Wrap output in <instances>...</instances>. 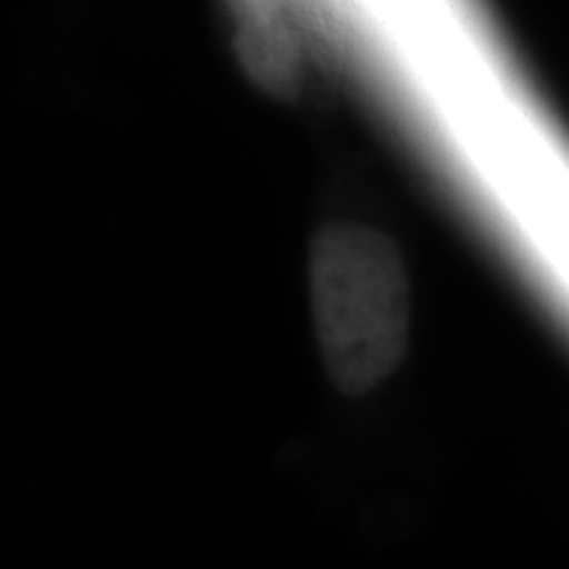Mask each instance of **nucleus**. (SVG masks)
Returning a JSON list of instances; mask_svg holds the SVG:
<instances>
[{
    "label": "nucleus",
    "mask_w": 569,
    "mask_h": 569,
    "mask_svg": "<svg viewBox=\"0 0 569 569\" xmlns=\"http://www.w3.org/2000/svg\"><path fill=\"white\" fill-rule=\"evenodd\" d=\"M234 53L261 90L288 96L301 80V51L282 11L238 19Z\"/></svg>",
    "instance_id": "obj_2"
},
{
    "label": "nucleus",
    "mask_w": 569,
    "mask_h": 569,
    "mask_svg": "<svg viewBox=\"0 0 569 569\" xmlns=\"http://www.w3.org/2000/svg\"><path fill=\"white\" fill-rule=\"evenodd\" d=\"M227 6H230L234 21H238L248 17H259V13L280 11L282 0H227Z\"/></svg>",
    "instance_id": "obj_3"
},
{
    "label": "nucleus",
    "mask_w": 569,
    "mask_h": 569,
    "mask_svg": "<svg viewBox=\"0 0 569 569\" xmlns=\"http://www.w3.org/2000/svg\"><path fill=\"white\" fill-rule=\"evenodd\" d=\"M309 301L325 369L343 393H369L396 372L409 348L411 293L386 234L325 227L309 253Z\"/></svg>",
    "instance_id": "obj_1"
}]
</instances>
